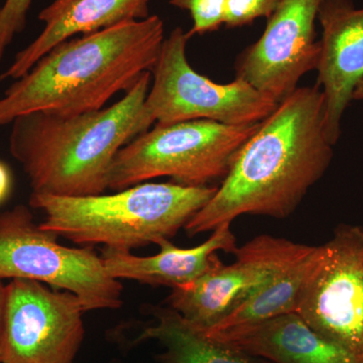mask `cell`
<instances>
[{"label": "cell", "mask_w": 363, "mask_h": 363, "mask_svg": "<svg viewBox=\"0 0 363 363\" xmlns=\"http://www.w3.org/2000/svg\"><path fill=\"white\" fill-rule=\"evenodd\" d=\"M333 147L325 130L323 91L317 84L298 87L262 121L186 233L213 231L245 214L286 218L326 173Z\"/></svg>", "instance_id": "obj_1"}, {"label": "cell", "mask_w": 363, "mask_h": 363, "mask_svg": "<svg viewBox=\"0 0 363 363\" xmlns=\"http://www.w3.org/2000/svg\"><path fill=\"white\" fill-rule=\"evenodd\" d=\"M164 40L157 16L60 43L14 80L0 99V125L32 112L101 111L156 65Z\"/></svg>", "instance_id": "obj_2"}, {"label": "cell", "mask_w": 363, "mask_h": 363, "mask_svg": "<svg viewBox=\"0 0 363 363\" xmlns=\"http://www.w3.org/2000/svg\"><path fill=\"white\" fill-rule=\"evenodd\" d=\"M152 73L145 72L116 104L63 116L32 112L11 123L9 150L35 194H104L118 150L142 135V111Z\"/></svg>", "instance_id": "obj_3"}, {"label": "cell", "mask_w": 363, "mask_h": 363, "mask_svg": "<svg viewBox=\"0 0 363 363\" xmlns=\"http://www.w3.org/2000/svg\"><path fill=\"white\" fill-rule=\"evenodd\" d=\"M217 188L145 183L112 195L32 193L30 205L44 213L40 226L59 238L84 247L130 250L171 240L211 200Z\"/></svg>", "instance_id": "obj_4"}, {"label": "cell", "mask_w": 363, "mask_h": 363, "mask_svg": "<svg viewBox=\"0 0 363 363\" xmlns=\"http://www.w3.org/2000/svg\"><path fill=\"white\" fill-rule=\"evenodd\" d=\"M260 123L228 125L199 119L156 124L118 150L109 172L108 189L121 191L159 177H169L189 187L224 179Z\"/></svg>", "instance_id": "obj_5"}, {"label": "cell", "mask_w": 363, "mask_h": 363, "mask_svg": "<svg viewBox=\"0 0 363 363\" xmlns=\"http://www.w3.org/2000/svg\"><path fill=\"white\" fill-rule=\"evenodd\" d=\"M35 223L30 208L0 212V279H25L75 294L86 311L119 309L123 285L105 269L93 247L61 245Z\"/></svg>", "instance_id": "obj_6"}, {"label": "cell", "mask_w": 363, "mask_h": 363, "mask_svg": "<svg viewBox=\"0 0 363 363\" xmlns=\"http://www.w3.org/2000/svg\"><path fill=\"white\" fill-rule=\"evenodd\" d=\"M190 39L180 26L164 38L150 72L152 86L143 106V133L155 123L167 125L199 119L248 125L264 121L276 109L279 104L242 79L217 84L195 71L186 52Z\"/></svg>", "instance_id": "obj_7"}, {"label": "cell", "mask_w": 363, "mask_h": 363, "mask_svg": "<svg viewBox=\"0 0 363 363\" xmlns=\"http://www.w3.org/2000/svg\"><path fill=\"white\" fill-rule=\"evenodd\" d=\"M313 330L363 363V229L340 224L315 247L296 311Z\"/></svg>", "instance_id": "obj_8"}, {"label": "cell", "mask_w": 363, "mask_h": 363, "mask_svg": "<svg viewBox=\"0 0 363 363\" xmlns=\"http://www.w3.org/2000/svg\"><path fill=\"white\" fill-rule=\"evenodd\" d=\"M84 304L32 279L6 285L1 363H74L84 340Z\"/></svg>", "instance_id": "obj_9"}, {"label": "cell", "mask_w": 363, "mask_h": 363, "mask_svg": "<svg viewBox=\"0 0 363 363\" xmlns=\"http://www.w3.org/2000/svg\"><path fill=\"white\" fill-rule=\"evenodd\" d=\"M313 247L262 234L190 285L173 289L169 307L203 332L211 330L255 294L311 252Z\"/></svg>", "instance_id": "obj_10"}, {"label": "cell", "mask_w": 363, "mask_h": 363, "mask_svg": "<svg viewBox=\"0 0 363 363\" xmlns=\"http://www.w3.org/2000/svg\"><path fill=\"white\" fill-rule=\"evenodd\" d=\"M322 0H281L267 18L266 30L235 62L242 79L279 104L319 62L321 45L315 23Z\"/></svg>", "instance_id": "obj_11"}, {"label": "cell", "mask_w": 363, "mask_h": 363, "mask_svg": "<svg viewBox=\"0 0 363 363\" xmlns=\"http://www.w3.org/2000/svg\"><path fill=\"white\" fill-rule=\"evenodd\" d=\"M322 26L318 83L325 97V130L335 145L344 112L355 86L363 79V7L353 0H322L318 13Z\"/></svg>", "instance_id": "obj_12"}, {"label": "cell", "mask_w": 363, "mask_h": 363, "mask_svg": "<svg viewBox=\"0 0 363 363\" xmlns=\"http://www.w3.org/2000/svg\"><path fill=\"white\" fill-rule=\"evenodd\" d=\"M152 0H54L39 14L42 33L14 57L0 80H18L52 48L77 35L142 21L150 16Z\"/></svg>", "instance_id": "obj_13"}, {"label": "cell", "mask_w": 363, "mask_h": 363, "mask_svg": "<svg viewBox=\"0 0 363 363\" xmlns=\"http://www.w3.org/2000/svg\"><path fill=\"white\" fill-rule=\"evenodd\" d=\"M231 224L212 231L202 245L191 248L177 247L169 240L162 241L160 252L138 257L128 250L104 247L101 252L105 269L112 278L133 279L152 286L182 288L194 283L221 262L219 250L233 253L238 248Z\"/></svg>", "instance_id": "obj_14"}, {"label": "cell", "mask_w": 363, "mask_h": 363, "mask_svg": "<svg viewBox=\"0 0 363 363\" xmlns=\"http://www.w3.org/2000/svg\"><path fill=\"white\" fill-rule=\"evenodd\" d=\"M206 334L271 363H362L313 330L297 313Z\"/></svg>", "instance_id": "obj_15"}, {"label": "cell", "mask_w": 363, "mask_h": 363, "mask_svg": "<svg viewBox=\"0 0 363 363\" xmlns=\"http://www.w3.org/2000/svg\"><path fill=\"white\" fill-rule=\"evenodd\" d=\"M156 324L143 329L135 342L154 339L164 351L157 363H271L235 346L210 337L168 308L154 309Z\"/></svg>", "instance_id": "obj_16"}, {"label": "cell", "mask_w": 363, "mask_h": 363, "mask_svg": "<svg viewBox=\"0 0 363 363\" xmlns=\"http://www.w3.org/2000/svg\"><path fill=\"white\" fill-rule=\"evenodd\" d=\"M314 250L313 247L311 252L302 259L205 333L260 323L288 313H295L298 292L311 267Z\"/></svg>", "instance_id": "obj_17"}, {"label": "cell", "mask_w": 363, "mask_h": 363, "mask_svg": "<svg viewBox=\"0 0 363 363\" xmlns=\"http://www.w3.org/2000/svg\"><path fill=\"white\" fill-rule=\"evenodd\" d=\"M169 4L190 13L193 21L188 32L190 38L215 32L225 25L227 0H169Z\"/></svg>", "instance_id": "obj_18"}, {"label": "cell", "mask_w": 363, "mask_h": 363, "mask_svg": "<svg viewBox=\"0 0 363 363\" xmlns=\"http://www.w3.org/2000/svg\"><path fill=\"white\" fill-rule=\"evenodd\" d=\"M33 0H6L0 7V65L14 37L25 30Z\"/></svg>", "instance_id": "obj_19"}, {"label": "cell", "mask_w": 363, "mask_h": 363, "mask_svg": "<svg viewBox=\"0 0 363 363\" xmlns=\"http://www.w3.org/2000/svg\"><path fill=\"white\" fill-rule=\"evenodd\" d=\"M281 0H227V28L247 26L260 18H269Z\"/></svg>", "instance_id": "obj_20"}, {"label": "cell", "mask_w": 363, "mask_h": 363, "mask_svg": "<svg viewBox=\"0 0 363 363\" xmlns=\"http://www.w3.org/2000/svg\"><path fill=\"white\" fill-rule=\"evenodd\" d=\"M11 171L4 162H0V204L11 194Z\"/></svg>", "instance_id": "obj_21"}, {"label": "cell", "mask_w": 363, "mask_h": 363, "mask_svg": "<svg viewBox=\"0 0 363 363\" xmlns=\"http://www.w3.org/2000/svg\"><path fill=\"white\" fill-rule=\"evenodd\" d=\"M4 304H6V285H4V281L0 279V355H1V335L2 324H4Z\"/></svg>", "instance_id": "obj_22"}, {"label": "cell", "mask_w": 363, "mask_h": 363, "mask_svg": "<svg viewBox=\"0 0 363 363\" xmlns=\"http://www.w3.org/2000/svg\"><path fill=\"white\" fill-rule=\"evenodd\" d=\"M352 99L363 100V79L355 86V89L353 91Z\"/></svg>", "instance_id": "obj_23"}]
</instances>
